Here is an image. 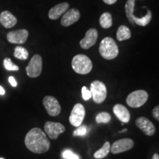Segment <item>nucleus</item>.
Wrapping results in <instances>:
<instances>
[{"instance_id":"2eb2a0df","label":"nucleus","mask_w":159,"mask_h":159,"mask_svg":"<svg viewBox=\"0 0 159 159\" xmlns=\"http://www.w3.org/2000/svg\"><path fill=\"white\" fill-rule=\"evenodd\" d=\"M69 9V4L67 2H62L57 4L49 10L48 16L52 20H57L62 16Z\"/></svg>"},{"instance_id":"4468645a","label":"nucleus","mask_w":159,"mask_h":159,"mask_svg":"<svg viewBox=\"0 0 159 159\" xmlns=\"http://www.w3.org/2000/svg\"><path fill=\"white\" fill-rule=\"evenodd\" d=\"M80 18V13L77 9L71 8L69 9L62 16L61 23L63 27H69L76 23Z\"/></svg>"},{"instance_id":"5701e85b","label":"nucleus","mask_w":159,"mask_h":159,"mask_svg":"<svg viewBox=\"0 0 159 159\" xmlns=\"http://www.w3.org/2000/svg\"><path fill=\"white\" fill-rule=\"evenodd\" d=\"M13 55H14L16 58H18L19 60H27L29 57V53L28 51L25 47H21V46H18V47L15 48Z\"/></svg>"},{"instance_id":"dca6fc26","label":"nucleus","mask_w":159,"mask_h":159,"mask_svg":"<svg viewBox=\"0 0 159 159\" xmlns=\"http://www.w3.org/2000/svg\"><path fill=\"white\" fill-rule=\"evenodd\" d=\"M17 21L16 17L8 11H2L0 14V23L5 28H12L16 25Z\"/></svg>"},{"instance_id":"c756f323","label":"nucleus","mask_w":159,"mask_h":159,"mask_svg":"<svg viewBox=\"0 0 159 159\" xmlns=\"http://www.w3.org/2000/svg\"><path fill=\"white\" fill-rule=\"evenodd\" d=\"M8 81H9L10 84H11L13 87H16V86H17V82H16V80L15 78H14V77H13V76L9 77Z\"/></svg>"},{"instance_id":"bb28decb","label":"nucleus","mask_w":159,"mask_h":159,"mask_svg":"<svg viewBox=\"0 0 159 159\" xmlns=\"http://www.w3.org/2000/svg\"><path fill=\"white\" fill-rule=\"evenodd\" d=\"M62 156L64 159H80V157L71 150L66 149L63 151Z\"/></svg>"},{"instance_id":"4be33fe9","label":"nucleus","mask_w":159,"mask_h":159,"mask_svg":"<svg viewBox=\"0 0 159 159\" xmlns=\"http://www.w3.org/2000/svg\"><path fill=\"white\" fill-rule=\"evenodd\" d=\"M111 150V145L108 142H106L99 150L95 152L94 157L96 159H101L108 156Z\"/></svg>"},{"instance_id":"39448f33","label":"nucleus","mask_w":159,"mask_h":159,"mask_svg":"<svg viewBox=\"0 0 159 159\" xmlns=\"http://www.w3.org/2000/svg\"><path fill=\"white\" fill-rule=\"evenodd\" d=\"M148 93L144 90L133 91L127 97L126 102L131 108H139L146 103L148 99Z\"/></svg>"},{"instance_id":"72a5a7b5","label":"nucleus","mask_w":159,"mask_h":159,"mask_svg":"<svg viewBox=\"0 0 159 159\" xmlns=\"http://www.w3.org/2000/svg\"><path fill=\"white\" fill-rule=\"evenodd\" d=\"M121 133H123V132H127V129H124V130H122V131H120Z\"/></svg>"},{"instance_id":"cd10ccee","label":"nucleus","mask_w":159,"mask_h":159,"mask_svg":"<svg viewBox=\"0 0 159 159\" xmlns=\"http://www.w3.org/2000/svg\"><path fill=\"white\" fill-rule=\"evenodd\" d=\"M82 97L84 100L87 101L91 97V91L88 90L85 86H83L82 88Z\"/></svg>"},{"instance_id":"f03ea898","label":"nucleus","mask_w":159,"mask_h":159,"mask_svg":"<svg viewBox=\"0 0 159 159\" xmlns=\"http://www.w3.org/2000/svg\"><path fill=\"white\" fill-rule=\"evenodd\" d=\"M99 54L103 58L113 60L119 54V48L116 41L112 38L106 37L101 41L99 47Z\"/></svg>"},{"instance_id":"20e7f679","label":"nucleus","mask_w":159,"mask_h":159,"mask_svg":"<svg viewBox=\"0 0 159 159\" xmlns=\"http://www.w3.org/2000/svg\"><path fill=\"white\" fill-rule=\"evenodd\" d=\"M93 100L97 104L103 102L107 97V89L104 83L99 80H94L91 83L90 86Z\"/></svg>"},{"instance_id":"6e6552de","label":"nucleus","mask_w":159,"mask_h":159,"mask_svg":"<svg viewBox=\"0 0 159 159\" xmlns=\"http://www.w3.org/2000/svg\"><path fill=\"white\" fill-rule=\"evenodd\" d=\"M43 104L49 116H56L61 113V105L57 99L54 97L46 96L43 99Z\"/></svg>"},{"instance_id":"393cba45","label":"nucleus","mask_w":159,"mask_h":159,"mask_svg":"<svg viewBox=\"0 0 159 159\" xmlns=\"http://www.w3.org/2000/svg\"><path fill=\"white\" fill-rule=\"evenodd\" d=\"M4 67L8 71H18L19 69V66L12 62L11 60L8 57H6L4 60Z\"/></svg>"},{"instance_id":"423d86ee","label":"nucleus","mask_w":159,"mask_h":159,"mask_svg":"<svg viewBox=\"0 0 159 159\" xmlns=\"http://www.w3.org/2000/svg\"><path fill=\"white\" fill-rule=\"evenodd\" d=\"M42 57L40 55H35L26 67V72L28 77L35 78L41 74L42 71Z\"/></svg>"},{"instance_id":"9d476101","label":"nucleus","mask_w":159,"mask_h":159,"mask_svg":"<svg viewBox=\"0 0 159 159\" xmlns=\"http://www.w3.org/2000/svg\"><path fill=\"white\" fill-rule=\"evenodd\" d=\"M28 36L29 32L25 29H21L9 32L7 34V39L11 43L23 44L27 41Z\"/></svg>"},{"instance_id":"f8f14e48","label":"nucleus","mask_w":159,"mask_h":159,"mask_svg":"<svg viewBox=\"0 0 159 159\" xmlns=\"http://www.w3.org/2000/svg\"><path fill=\"white\" fill-rule=\"evenodd\" d=\"M136 125L147 136H153L156 133V128L154 125L146 117L140 116L137 118Z\"/></svg>"},{"instance_id":"7c9ffc66","label":"nucleus","mask_w":159,"mask_h":159,"mask_svg":"<svg viewBox=\"0 0 159 159\" xmlns=\"http://www.w3.org/2000/svg\"><path fill=\"white\" fill-rule=\"evenodd\" d=\"M117 0H103V2L107 5H114L116 2Z\"/></svg>"},{"instance_id":"f3484780","label":"nucleus","mask_w":159,"mask_h":159,"mask_svg":"<svg viewBox=\"0 0 159 159\" xmlns=\"http://www.w3.org/2000/svg\"><path fill=\"white\" fill-rule=\"evenodd\" d=\"M113 111L117 118L123 123H128L130 121V114L128 108L123 105L116 104L113 108Z\"/></svg>"},{"instance_id":"a211bd4d","label":"nucleus","mask_w":159,"mask_h":159,"mask_svg":"<svg viewBox=\"0 0 159 159\" xmlns=\"http://www.w3.org/2000/svg\"><path fill=\"white\" fill-rule=\"evenodd\" d=\"M131 38V33L130 29L125 25H121L117 30L116 39L119 41H123L130 39Z\"/></svg>"},{"instance_id":"9b49d317","label":"nucleus","mask_w":159,"mask_h":159,"mask_svg":"<svg viewBox=\"0 0 159 159\" xmlns=\"http://www.w3.org/2000/svg\"><path fill=\"white\" fill-rule=\"evenodd\" d=\"M134 146V142L130 139H122L115 142L111 147V151L114 154L122 153L131 150Z\"/></svg>"},{"instance_id":"0eeeda50","label":"nucleus","mask_w":159,"mask_h":159,"mask_svg":"<svg viewBox=\"0 0 159 159\" xmlns=\"http://www.w3.org/2000/svg\"><path fill=\"white\" fill-rule=\"evenodd\" d=\"M85 115V110L84 106L80 103H77L71 110L70 116H69V122L73 126L79 127L83 123Z\"/></svg>"},{"instance_id":"1a4fd4ad","label":"nucleus","mask_w":159,"mask_h":159,"mask_svg":"<svg viewBox=\"0 0 159 159\" xmlns=\"http://www.w3.org/2000/svg\"><path fill=\"white\" fill-rule=\"evenodd\" d=\"M66 130L65 127L59 122H47L44 125L45 134L51 139H57L59 135L63 134Z\"/></svg>"},{"instance_id":"c85d7f7f","label":"nucleus","mask_w":159,"mask_h":159,"mask_svg":"<svg viewBox=\"0 0 159 159\" xmlns=\"http://www.w3.org/2000/svg\"><path fill=\"white\" fill-rule=\"evenodd\" d=\"M152 116L154 117L155 119H157V120L159 122V105H157V106L155 107L152 110Z\"/></svg>"},{"instance_id":"b1692460","label":"nucleus","mask_w":159,"mask_h":159,"mask_svg":"<svg viewBox=\"0 0 159 159\" xmlns=\"http://www.w3.org/2000/svg\"><path fill=\"white\" fill-rule=\"evenodd\" d=\"M111 116L110 114L107 112H100L96 116V122L98 124H101V123H104V124H107L111 121Z\"/></svg>"},{"instance_id":"412c9836","label":"nucleus","mask_w":159,"mask_h":159,"mask_svg":"<svg viewBox=\"0 0 159 159\" xmlns=\"http://www.w3.org/2000/svg\"><path fill=\"white\" fill-rule=\"evenodd\" d=\"M99 25L104 29H108L113 25L112 16L110 13L105 12L99 18Z\"/></svg>"},{"instance_id":"6ab92c4d","label":"nucleus","mask_w":159,"mask_h":159,"mask_svg":"<svg viewBox=\"0 0 159 159\" xmlns=\"http://www.w3.org/2000/svg\"><path fill=\"white\" fill-rule=\"evenodd\" d=\"M136 0H128L126 4L125 5V13H126L127 18H128V21L130 23L132 24L133 25H135L134 20H133V17H134V7H135V2Z\"/></svg>"},{"instance_id":"7ed1b4c3","label":"nucleus","mask_w":159,"mask_h":159,"mask_svg":"<svg viewBox=\"0 0 159 159\" xmlns=\"http://www.w3.org/2000/svg\"><path fill=\"white\" fill-rule=\"evenodd\" d=\"M71 67L77 74L87 75L91 72L93 65L91 59L86 55L79 54L75 55L71 61Z\"/></svg>"},{"instance_id":"2f4dec72","label":"nucleus","mask_w":159,"mask_h":159,"mask_svg":"<svg viewBox=\"0 0 159 159\" xmlns=\"http://www.w3.org/2000/svg\"><path fill=\"white\" fill-rule=\"evenodd\" d=\"M5 94V89H4L2 86H0V94H1V95H4Z\"/></svg>"},{"instance_id":"f257e3e1","label":"nucleus","mask_w":159,"mask_h":159,"mask_svg":"<svg viewBox=\"0 0 159 159\" xmlns=\"http://www.w3.org/2000/svg\"><path fill=\"white\" fill-rule=\"evenodd\" d=\"M27 148L37 154H43L49 150L50 142L41 129L34 128L27 133L25 139Z\"/></svg>"},{"instance_id":"ddd939ff","label":"nucleus","mask_w":159,"mask_h":159,"mask_svg":"<svg viewBox=\"0 0 159 159\" xmlns=\"http://www.w3.org/2000/svg\"><path fill=\"white\" fill-rule=\"evenodd\" d=\"M98 38V32L96 29L91 28L85 33V37L80 41V45L83 49H88L93 47L97 42Z\"/></svg>"},{"instance_id":"473e14b6","label":"nucleus","mask_w":159,"mask_h":159,"mask_svg":"<svg viewBox=\"0 0 159 159\" xmlns=\"http://www.w3.org/2000/svg\"><path fill=\"white\" fill-rule=\"evenodd\" d=\"M152 159H159V155L158 153H155L152 156Z\"/></svg>"},{"instance_id":"a878e982","label":"nucleus","mask_w":159,"mask_h":159,"mask_svg":"<svg viewBox=\"0 0 159 159\" xmlns=\"http://www.w3.org/2000/svg\"><path fill=\"white\" fill-rule=\"evenodd\" d=\"M88 132V128L85 125H80L77 127V130H75L73 133L74 136H84Z\"/></svg>"},{"instance_id":"f704fd0d","label":"nucleus","mask_w":159,"mask_h":159,"mask_svg":"<svg viewBox=\"0 0 159 159\" xmlns=\"http://www.w3.org/2000/svg\"><path fill=\"white\" fill-rule=\"evenodd\" d=\"M0 159H5V158H0Z\"/></svg>"},{"instance_id":"aec40b11","label":"nucleus","mask_w":159,"mask_h":159,"mask_svg":"<svg viewBox=\"0 0 159 159\" xmlns=\"http://www.w3.org/2000/svg\"><path fill=\"white\" fill-rule=\"evenodd\" d=\"M151 19H152V13L150 10H148L147 14L142 18H139L136 16H134V17H133V20H134L135 25L141 26V27H144V26L148 25L150 22Z\"/></svg>"}]
</instances>
